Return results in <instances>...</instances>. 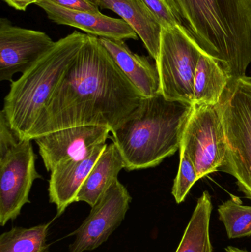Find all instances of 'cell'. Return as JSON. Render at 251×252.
Listing matches in <instances>:
<instances>
[{"mask_svg":"<svg viewBox=\"0 0 251 252\" xmlns=\"http://www.w3.org/2000/svg\"><path fill=\"white\" fill-rule=\"evenodd\" d=\"M143 98L98 37L87 34L29 139L78 126H103L112 132L138 108Z\"/></svg>","mask_w":251,"mask_h":252,"instance_id":"6da1fadb","label":"cell"},{"mask_svg":"<svg viewBox=\"0 0 251 252\" xmlns=\"http://www.w3.org/2000/svg\"><path fill=\"white\" fill-rule=\"evenodd\" d=\"M199 48L230 78L251 63V0H166Z\"/></svg>","mask_w":251,"mask_h":252,"instance_id":"7a4b0ae2","label":"cell"},{"mask_svg":"<svg viewBox=\"0 0 251 252\" xmlns=\"http://www.w3.org/2000/svg\"><path fill=\"white\" fill-rule=\"evenodd\" d=\"M193 105L167 100L162 94L144 97L137 109L114 130L128 171L156 167L180 149Z\"/></svg>","mask_w":251,"mask_h":252,"instance_id":"3957f363","label":"cell"},{"mask_svg":"<svg viewBox=\"0 0 251 252\" xmlns=\"http://www.w3.org/2000/svg\"><path fill=\"white\" fill-rule=\"evenodd\" d=\"M86 37L74 31L60 38L19 79L12 81L1 111L21 139H30L47 102Z\"/></svg>","mask_w":251,"mask_h":252,"instance_id":"277c9868","label":"cell"},{"mask_svg":"<svg viewBox=\"0 0 251 252\" xmlns=\"http://www.w3.org/2000/svg\"><path fill=\"white\" fill-rule=\"evenodd\" d=\"M227 142L221 170L251 200V78H231L218 103Z\"/></svg>","mask_w":251,"mask_h":252,"instance_id":"5b68a950","label":"cell"},{"mask_svg":"<svg viewBox=\"0 0 251 252\" xmlns=\"http://www.w3.org/2000/svg\"><path fill=\"white\" fill-rule=\"evenodd\" d=\"M202 53L181 25L163 28L156 66L161 94L167 100L193 105L195 75Z\"/></svg>","mask_w":251,"mask_h":252,"instance_id":"8992f818","label":"cell"},{"mask_svg":"<svg viewBox=\"0 0 251 252\" xmlns=\"http://www.w3.org/2000/svg\"><path fill=\"white\" fill-rule=\"evenodd\" d=\"M180 152L192 160L198 179L221 170L227 142L218 105H193L181 138Z\"/></svg>","mask_w":251,"mask_h":252,"instance_id":"52a82bcc","label":"cell"},{"mask_svg":"<svg viewBox=\"0 0 251 252\" xmlns=\"http://www.w3.org/2000/svg\"><path fill=\"white\" fill-rule=\"evenodd\" d=\"M29 139L19 143L0 155V225L5 226L20 215L34 181L42 179L35 167L36 156Z\"/></svg>","mask_w":251,"mask_h":252,"instance_id":"ba28073f","label":"cell"},{"mask_svg":"<svg viewBox=\"0 0 251 252\" xmlns=\"http://www.w3.org/2000/svg\"><path fill=\"white\" fill-rule=\"evenodd\" d=\"M131 200L127 188L116 180L91 207L82 224L71 234L75 239L69 245V252L92 251L107 241L125 219Z\"/></svg>","mask_w":251,"mask_h":252,"instance_id":"9c48e42d","label":"cell"},{"mask_svg":"<svg viewBox=\"0 0 251 252\" xmlns=\"http://www.w3.org/2000/svg\"><path fill=\"white\" fill-rule=\"evenodd\" d=\"M42 31L14 26L0 19V81L12 82L16 74L26 72L54 45Z\"/></svg>","mask_w":251,"mask_h":252,"instance_id":"30bf717a","label":"cell"},{"mask_svg":"<svg viewBox=\"0 0 251 252\" xmlns=\"http://www.w3.org/2000/svg\"><path fill=\"white\" fill-rule=\"evenodd\" d=\"M111 130L103 126L68 127L35 139L44 167L49 172L66 160L84 154L90 147L106 142Z\"/></svg>","mask_w":251,"mask_h":252,"instance_id":"8fae6325","label":"cell"},{"mask_svg":"<svg viewBox=\"0 0 251 252\" xmlns=\"http://www.w3.org/2000/svg\"><path fill=\"white\" fill-rule=\"evenodd\" d=\"M107 145L103 142L92 145L80 157L57 164L51 172L49 198L50 202L56 206L57 217L76 202L80 189Z\"/></svg>","mask_w":251,"mask_h":252,"instance_id":"7c38bea8","label":"cell"},{"mask_svg":"<svg viewBox=\"0 0 251 252\" xmlns=\"http://www.w3.org/2000/svg\"><path fill=\"white\" fill-rule=\"evenodd\" d=\"M35 5L43 9L53 23L74 27L88 35L119 40L138 38L134 30L122 19L110 17L100 12L69 10L49 0H39Z\"/></svg>","mask_w":251,"mask_h":252,"instance_id":"4fadbf2b","label":"cell"},{"mask_svg":"<svg viewBox=\"0 0 251 252\" xmlns=\"http://www.w3.org/2000/svg\"><path fill=\"white\" fill-rule=\"evenodd\" d=\"M118 67L144 97L161 94L160 77L156 65L145 56L133 53L124 40L99 38Z\"/></svg>","mask_w":251,"mask_h":252,"instance_id":"5bb4252c","label":"cell"},{"mask_svg":"<svg viewBox=\"0 0 251 252\" xmlns=\"http://www.w3.org/2000/svg\"><path fill=\"white\" fill-rule=\"evenodd\" d=\"M99 7L120 16L142 41L149 54L157 59L163 28L141 0H97Z\"/></svg>","mask_w":251,"mask_h":252,"instance_id":"9a60e30c","label":"cell"},{"mask_svg":"<svg viewBox=\"0 0 251 252\" xmlns=\"http://www.w3.org/2000/svg\"><path fill=\"white\" fill-rule=\"evenodd\" d=\"M122 169H125V163L117 146L113 142L107 145L80 189L76 202L84 201L94 207L118 180Z\"/></svg>","mask_w":251,"mask_h":252,"instance_id":"2e32d148","label":"cell"},{"mask_svg":"<svg viewBox=\"0 0 251 252\" xmlns=\"http://www.w3.org/2000/svg\"><path fill=\"white\" fill-rule=\"evenodd\" d=\"M230 79L218 62L202 53L195 75L193 105H218Z\"/></svg>","mask_w":251,"mask_h":252,"instance_id":"e0dca14e","label":"cell"},{"mask_svg":"<svg viewBox=\"0 0 251 252\" xmlns=\"http://www.w3.org/2000/svg\"><path fill=\"white\" fill-rule=\"evenodd\" d=\"M212 211V198L209 192L205 191L197 200V205L175 252H212L209 232Z\"/></svg>","mask_w":251,"mask_h":252,"instance_id":"ac0fdd59","label":"cell"},{"mask_svg":"<svg viewBox=\"0 0 251 252\" xmlns=\"http://www.w3.org/2000/svg\"><path fill=\"white\" fill-rule=\"evenodd\" d=\"M50 223L30 228L13 227L0 235V252H48Z\"/></svg>","mask_w":251,"mask_h":252,"instance_id":"d6986e66","label":"cell"},{"mask_svg":"<svg viewBox=\"0 0 251 252\" xmlns=\"http://www.w3.org/2000/svg\"><path fill=\"white\" fill-rule=\"evenodd\" d=\"M220 220L230 239L251 236V206H244L240 198L231 196L218 207Z\"/></svg>","mask_w":251,"mask_h":252,"instance_id":"ffe728a7","label":"cell"},{"mask_svg":"<svg viewBox=\"0 0 251 252\" xmlns=\"http://www.w3.org/2000/svg\"><path fill=\"white\" fill-rule=\"evenodd\" d=\"M199 180L197 171L192 160L184 153L180 152L178 174L172 187V194L178 204L185 200L194 184Z\"/></svg>","mask_w":251,"mask_h":252,"instance_id":"44dd1931","label":"cell"},{"mask_svg":"<svg viewBox=\"0 0 251 252\" xmlns=\"http://www.w3.org/2000/svg\"><path fill=\"white\" fill-rule=\"evenodd\" d=\"M153 13L163 28H172L180 25L166 0H141Z\"/></svg>","mask_w":251,"mask_h":252,"instance_id":"7402d4cb","label":"cell"},{"mask_svg":"<svg viewBox=\"0 0 251 252\" xmlns=\"http://www.w3.org/2000/svg\"><path fill=\"white\" fill-rule=\"evenodd\" d=\"M51 2L72 10L79 11H90L99 13V7L97 0H49Z\"/></svg>","mask_w":251,"mask_h":252,"instance_id":"603a6c76","label":"cell"},{"mask_svg":"<svg viewBox=\"0 0 251 252\" xmlns=\"http://www.w3.org/2000/svg\"><path fill=\"white\" fill-rule=\"evenodd\" d=\"M9 6L19 10H26L28 6L36 4L39 0H4Z\"/></svg>","mask_w":251,"mask_h":252,"instance_id":"cb8c5ba5","label":"cell"},{"mask_svg":"<svg viewBox=\"0 0 251 252\" xmlns=\"http://www.w3.org/2000/svg\"><path fill=\"white\" fill-rule=\"evenodd\" d=\"M226 252H248L246 250H240V249L237 248V247H228L225 249Z\"/></svg>","mask_w":251,"mask_h":252,"instance_id":"d4e9b609","label":"cell"}]
</instances>
